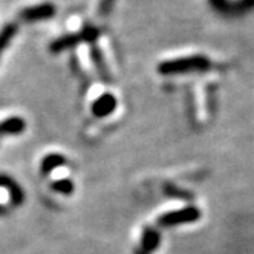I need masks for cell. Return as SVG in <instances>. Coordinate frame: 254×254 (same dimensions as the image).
Listing matches in <instances>:
<instances>
[{"label":"cell","mask_w":254,"mask_h":254,"mask_svg":"<svg viewBox=\"0 0 254 254\" xmlns=\"http://www.w3.org/2000/svg\"><path fill=\"white\" fill-rule=\"evenodd\" d=\"M54 12H56L54 5H40V6L28 8V9L22 11L20 17L23 20H28V22H37V20L49 19V17L54 15Z\"/></svg>","instance_id":"7a4b0ae2"},{"label":"cell","mask_w":254,"mask_h":254,"mask_svg":"<svg viewBox=\"0 0 254 254\" xmlns=\"http://www.w3.org/2000/svg\"><path fill=\"white\" fill-rule=\"evenodd\" d=\"M211 63L205 57H190V59H179L173 62H167L161 64L159 70L169 74V72H191V70H207Z\"/></svg>","instance_id":"6da1fadb"},{"label":"cell","mask_w":254,"mask_h":254,"mask_svg":"<svg viewBox=\"0 0 254 254\" xmlns=\"http://www.w3.org/2000/svg\"><path fill=\"white\" fill-rule=\"evenodd\" d=\"M112 3H114V0H103V2H101V6H100L101 12H103V14H106L109 9H111Z\"/></svg>","instance_id":"8992f818"},{"label":"cell","mask_w":254,"mask_h":254,"mask_svg":"<svg viewBox=\"0 0 254 254\" xmlns=\"http://www.w3.org/2000/svg\"><path fill=\"white\" fill-rule=\"evenodd\" d=\"M15 31H17V26H15V25H6V26L2 29V32H0V54H2L3 49L8 46L9 40L14 37Z\"/></svg>","instance_id":"5b68a950"},{"label":"cell","mask_w":254,"mask_h":254,"mask_svg":"<svg viewBox=\"0 0 254 254\" xmlns=\"http://www.w3.org/2000/svg\"><path fill=\"white\" fill-rule=\"evenodd\" d=\"M78 40H80V37H77V35H66V37H62L60 40H57L56 43H54V45L51 46V51L59 52V51L67 49V48H70V46L77 45Z\"/></svg>","instance_id":"277c9868"},{"label":"cell","mask_w":254,"mask_h":254,"mask_svg":"<svg viewBox=\"0 0 254 254\" xmlns=\"http://www.w3.org/2000/svg\"><path fill=\"white\" fill-rule=\"evenodd\" d=\"M196 219H199V211L194 208H189V210H183L178 213H170L162 217L161 222L166 225H175L179 222H193Z\"/></svg>","instance_id":"3957f363"}]
</instances>
